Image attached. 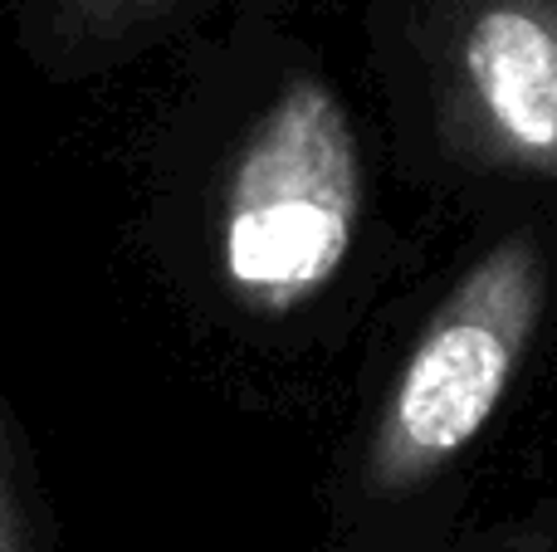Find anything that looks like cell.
Listing matches in <instances>:
<instances>
[{"instance_id":"2","label":"cell","mask_w":557,"mask_h":552,"mask_svg":"<svg viewBox=\"0 0 557 552\" xmlns=\"http://www.w3.org/2000/svg\"><path fill=\"white\" fill-rule=\"evenodd\" d=\"M548 303L533 235H509L460 274L411 342L367 440V489L406 494L460 460L509 397Z\"/></svg>"},{"instance_id":"3","label":"cell","mask_w":557,"mask_h":552,"mask_svg":"<svg viewBox=\"0 0 557 552\" xmlns=\"http://www.w3.org/2000/svg\"><path fill=\"white\" fill-rule=\"evenodd\" d=\"M425 59L450 156L557 186V0H441Z\"/></svg>"},{"instance_id":"5","label":"cell","mask_w":557,"mask_h":552,"mask_svg":"<svg viewBox=\"0 0 557 552\" xmlns=\"http://www.w3.org/2000/svg\"><path fill=\"white\" fill-rule=\"evenodd\" d=\"M0 552H39L35 509H29L25 469H20V440L5 406H0Z\"/></svg>"},{"instance_id":"4","label":"cell","mask_w":557,"mask_h":552,"mask_svg":"<svg viewBox=\"0 0 557 552\" xmlns=\"http://www.w3.org/2000/svg\"><path fill=\"white\" fill-rule=\"evenodd\" d=\"M54 5L74 45H127L133 35L162 25L186 0H54Z\"/></svg>"},{"instance_id":"1","label":"cell","mask_w":557,"mask_h":552,"mask_svg":"<svg viewBox=\"0 0 557 552\" xmlns=\"http://www.w3.org/2000/svg\"><path fill=\"white\" fill-rule=\"evenodd\" d=\"M362 221V152L323 78H288L221 191V269L255 313H294L337 279Z\"/></svg>"}]
</instances>
